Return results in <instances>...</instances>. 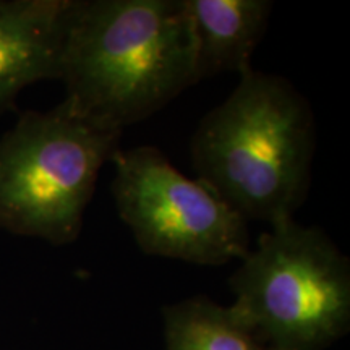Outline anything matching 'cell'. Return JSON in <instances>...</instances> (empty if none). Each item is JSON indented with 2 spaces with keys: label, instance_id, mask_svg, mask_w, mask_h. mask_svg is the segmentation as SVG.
<instances>
[{
  "label": "cell",
  "instance_id": "obj_1",
  "mask_svg": "<svg viewBox=\"0 0 350 350\" xmlns=\"http://www.w3.org/2000/svg\"><path fill=\"white\" fill-rule=\"evenodd\" d=\"M64 103L122 131L196 85L185 0H72L60 52Z\"/></svg>",
  "mask_w": 350,
  "mask_h": 350
},
{
  "label": "cell",
  "instance_id": "obj_2",
  "mask_svg": "<svg viewBox=\"0 0 350 350\" xmlns=\"http://www.w3.org/2000/svg\"><path fill=\"white\" fill-rule=\"evenodd\" d=\"M317 126L308 99L274 73L247 70L190 142L196 180L245 221L294 219L312 183Z\"/></svg>",
  "mask_w": 350,
  "mask_h": 350
},
{
  "label": "cell",
  "instance_id": "obj_3",
  "mask_svg": "<svg viewBox=\"0 0 350 350\" xmlns=\"http://www.w3.org/2000/svg\"><path fill=\"white\" fill-rule=\"evenodd\" d=\"M229 286L230 312L265 350H325L350 327V261L319 227L273 226Z\"/></svg>",
  "mask_w": 350,
  "mask_h": 350
},
{
  "label": "cell",
  "instance_id": "obj_4",
  "mask_svg": "<svg viewBox=\"0 0 350 350\" xmlns=\"http://www.w3.org/2000/svg\"><path fill=\"white\" fill-rule=\"evenodd\" d=\"M120 137L64 100L51 111L25 112L0 138V229L52 245L75 242Z\"/></svg>",
  "mask_w": 350,
  "mask_h": 350
},
{
  "label": "cell",
  "instance_id": "obj_5",
  "mask_svg": "<svg viewBox=\"0 0 350 350\" xmlns=\"http://www.w3.org/2000/svg\"><path fill=\"white\" fill-rule=\"evenodd\" d=\"M111 163L117 213L143 253L222 266L250 250L248 222L203 183L175 169L161 150L120 148Z\"/></svg>",
  "mask_w": 350,
  "mask_h": 350
},
{
  "label": "cell",
  "instance_id": "obj_6",
  "mask_svg": "<svg viewBox=\"0 0 350 350\" xmlns=\"http://www.w3.org/2000/svg\"><path fill=\"white\" fill-rule=\"evenodd\" d=\"M72 0H0V113L26 86L59 80Z\"/></svg>",
  "mask_w": 350,
  "mask_h": 350
},
{
  "label": "cell",
  "instance_id": "obj_7",
  "mask_svg": "<svg viewBox=\"0 0 350 350\" xmlns=\"http://www.w3.org/2000/svg\"><path fill=\"white\" fill-rule=\"evenodd\" d=\"M195 42L196 83L221 73H242L265 36L269 0H185Z\"/></svg>",
  "mask_w": 350,
  "mask_h": 350
},
{
  "label": "cell",
  "instance_id": "obj_8",
  "mask_svg": "<svg viewBox=\"0 0 350 350\" xmlns=\"http://www.w3.org/2000/svg\"><path fill=\"white\" fill-rule=\"evenodd\" d=\"M165 350H265L229 306L196 295L164 306Z\"/></svg>",
  "mask_w": 350,
  "mask_h": 350
}]
</instances>
